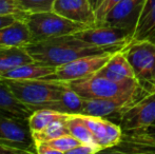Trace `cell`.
<instances>
[{
	"label": "cell",
	"mask_w": 155,
	"mask_h": 154,
	"mask_svg": "<svg viewBox=\"0 0 155 154\" xmlns=\"http://www.w3.org/2000/svg\"><path fill=\"white\" fill-rule=\"evenodd\" d=\"M70 87L84 99L91 98H112L133 94H147L137 80L116 82L102 77L98 74L72 80L68 82Z\"/></svg>",
	"instance_id": "3"
},
{
	"label": "cell",
	"mask_w": 155,
	"mask_h": 154,
	"mask_svg": "<svg viewBox=\"0 0 155 154\" xmlns=\"http://www.w3.org/2000/svg\"><path fill=\"white\" fill-rule=\"evenodd\" d=\"M48 143H49L53 148L60 151L61 154H64V153L68 154L72 149L76 148V147L79 146L80 144H82L80 140H78L77 138L74 137L71 134H65V135H62V136H60V137L49 140Z\"/></svg>",
	"instance_id": "26"
},
{
	"label": "cell",
	"mask_w": 155,
	"mask_h": 154,
	"mask_svg": "<svg viewBox=\"0 0 155 154\" xmlns=\"http://www.w3.org/2000/svg\"><path fill=\"white\" fill-rule=\"evenodd\" d=\"M107 151L113 153L155 154V123L143 129L124 131L120 143Z\"/></svg>",
	"instance_id": "12"
},
{
	"label": "cell",
	"mask_w": 155,
	"mask_h": 154,
	"mask_svg": "<svg viewBox=\"0 0 155 154\" xmlns=\"http://www.w3.org/2000/svg\"><path fill=\"white\" fill-rule=\"evenodd\" d=\"M17 15L23 18L25 14L19 12L14 3V0H0V15Z\"/></svg>",
	"instance_id": "28"
},
{
	"label": "cell",
	"mask_w": 155,
	"mask_h": 154,
	"mask_svg": "<svg viewBox=\"0 0 155 154\" xmlns=\"http://www.w3.org/2000/svg\"><path fill=\"white\" fill-rule=\"evenodd\" d=\"M65 120L71 135L84 144H96L92 132L84 120L81 114H72L68 116Z\"/></svg>",
	"instance_id": "23"
},
{
	"label": "cell",
	"mask_w": 155,
	"mask_h": 154,
	"mask_svg": "<svg viewBox=\"0 0 155 154\" xmlns=\"http://www.w3.org/2000/svg\"><path fill=\"white\" fill-rule=\"evenodd\" d=\"M96 74L116 82L136 80L134 71L123 53V50L115 52L109 61Z\"/></svg>",
	"instance_id": "15"
},
{
	"label": "cell",
	"mask_w": 155,
	"mask_h": 154,
	"mask_svg": "<svg viewBox=\"0 0 155 154\" xmlns=\"http://www.w3.org/2000/svg\"><path fill=\"white\" fill-rule=\"evenodd\" d=\"M0 115H10V114H6V113H4V112L0 111ZM12 116H13V115H12Z\"/></svg>",
	"instance_id": "34"
},
{
	"label": "cell",
	"mask_w": 155,
	"mask_h": 154,
	"mask_svg": "<svg viewBox=\"0 0 155 154\" xmlns=\"http://www.w3.org/2000/svg\"><path fill=\"white\" fill-rule=\"evenodd\" d=\"M0 111L25 119L29 118L32 113V110L28 106L20 103L13 95L8 84L1 78H0Z\"/></svg>",
	"instance_id": "18"
},
{
	"label": "cell",
	"mask_w": 155,
	"mask_h": 154,
	"mask_svg": "<svg viewBox=\"0 0 155 154\" xmlns=\"http://www.w3.org/2000/svg\"><path fill=\"white\" fill-rule=\"evenodd\" d=\"M75 37L109 52L121 51L133 40V34L109 25H94L76 32Z\"/></svg>",
	"instance_id": "7"
},
{
	"label": "cell",
	"mask_w": 155,
	"mask_h": 154,
	"mask_svg": "<svg viewBox=\"0 0 155 154\" xmlns=\"http://www.w3.org/2000/svg\"><path fill=\"white\" fill-rule=\"evenodd\" d=\"M82 117L92 132L95 143L102 151L109 150L120 143L124 130L117 123H113L104 117L88 115H82Z\"/></svg>",
	"instance_id": "13"
},
{
	"label": "cell",
	"mask_w": 155,
	"mask_h": 154,
	"mask_svg": "<svg viewBox=\"0 0 155 154\" xmlns=\"http://www.w3.org/2000/svg\"><path fill=\"white\" fill-rule=\"evenodd\" d=\"M35 61L25 47L0 49V76L15 67Z\"/></svg>",
	"instance_id": "20"
},
{
	"label": "cell",
	"mask_w": 155,
	"mask_h": 154,
	"mask_svg": "<svg viewBox=\"0 0 155 154\" xmlns=\"http://www.w3.org/2000/svg\"><path fill=\"white\" fill-rule=\"evenodd\" d=\"M101 148L96 144H80L79 146H77L76 148L72 149L68 154H94L100 152Z\"/></svg>",
	"instance_id": "29"
},
{
	"label": "cell",
	"mask_w": 155,
	"mask_h": 154,
	"mask_svg": "<svg viewBox=\"0 0 155 154\" xmlns=\"http://www.w3.org/2000/svg\"><path fill=\"white\" fill-rule=\"evenodd\" d=\"M147 0H121L106 15L100 25L118 28L134 35Z\"/></svg>",
	"instance_id": "10"
},
{
	"label": "cell",
	"mask_w": 155,
	"mask_h": 154,
	"mask_svg": "<svg viewBox=\"0 0 155 154\" xmlns=\"http://www.w3.org/2000/svg\"><path fill=\"white\" fill-rule=\"evenodd\" d=\"M133 39H148L155 42V0H147Z\"/></svg>",
	"instance_id": "19"
},
{
	"label": "cell",
	"mask_w": 155,
	"mask_h": 154,
	"mask_svg": "<svg viewBox=\"0 0 155 154\" xmlns=\"http://www.w3.org/2000/svg\"><path fill=\"white\" fill-rule=\"evenodd\" d=\"M56 68L48 67L39 62L33 61L30 64H20L15 67L12 70L2 74L1 79H35V78H43L51 75Z\"/></svg>",
	"instance_id": "17"
},
{
	"label": "cell",
	"mask_w": 155,
	"mask_h": 154,
	"mask_svg": "<svg viewBox=\"0 0 155 154\" xmlns=\"http://www.w3.org/2000/svg\"><path fill=\"white\" fill-rule=\"evenodd\" d=\"M67 117L56 119V120L52 121L50 125H48L43 130L32 133L34 142H49V140L60 137L65 134H70L67 126V120H65Z\"/></svg>",
	"instance_id": "24"
},
{
	"label": "cell",
	"mask_w": 155,
	"mask_h": 154,
	"mask_svg": "<svg viewBox=\"0 0 155 154\" xmlns=\"http://www.w3.org/2000/svg\"><path fill=\"white\" fill-rule=\"evenodd\" d=\"M139 86L148 93L155 92V42L133 39L123 49Z\"/></svg>",
	"instance_id": "5"
},
{
	"label": "cell",
	"mask_w": 155,
	"mask_h": 154,
	"mask_svg": "<svg viewBox=\"0 0 155 154\" xmlns=\"http://www.w3.org/2000/svg\"><path fill=\"white\" fill-rule=\"evenodd\" d=\"M121 0H104L102 2V4L100 5V8L96 11V25H100L101 22L104 21L106 15L108 14V12L118 2H120Z\"/></svg>",
	"instance_id": "27"
},
{
	"label": "cell",
	"mask_w": 155,
	"mask_h": 154,
	"mask_svg": "<svg viewBox=\"0 0 155 154\" xmlns=\"http://www.w3.org/2000/svg\"><path fill=\"white\" fill-rule=\"evenodd\" d=\"M25 48L36 62L54 68H58L84 56L109 52L80 40L74 34L50 38L39 42H31Z\"/></svg>",
	"instance_id": "1"
},
{
	"label": "cell",
	"mask_w": 155,
	"mask_h": 154,
	"mask_svg": "<svg viewBox=\"0 0 155 154\" xmlns=\"http://www.w3.org/2000/svg\"><path fill=\"white\" fill-rule=\"evenodd\" d=\"M23 19L31 33L32 42L75 34L88 28V25L70 20L54 11L25 14Z\"/></svg>",
	"instance_id": "4"
},
{
	"label": "cell",
	"mask_w": 155,
	"mask_h": 154,
	"mask_svg": "<svg viewBox=\"0 0 155 154\" xmlns=\"http://www.w3.org/2000/svg\"><path fill=\"white\" fill-rule=\"evenodd\" d=\"M147 94H133L112 98H84L81 114L104 118L114 117L117 119L121 112Z\"/></svg>",
	"instance_id": "11"
},
{
	"label": "cell",
	"mask_w": 155,
	"mask_h": 154,
	"mask_svg": "<svg viewBox=\"0 0 155 154\" xmlns=\"http://www.w3.org/2000/svg\"><path fill=\"white\" fill-rule=\"evenodd\" d=\"M53 11L75 22L96 25V15L89 0H56Z\"/></svg>",
	"instance_id": "14"
},
{
	"label": "cell",
	"mask_w": 155,
	"mask_h": 154,
	"mask_svg": "<svg viewBox=\"0 0 155 154\" xmlns=\"http://www.w3.org/2000/svg\"><path fill=\"white\" fill-rule=\"evenodd\" d=\"M16 18H21L17 15H0V28L12 23Z\"/></svg>",
	"instance_id": "31"
},
{
	"label": "cell",
	"mask_w": 155,
	"mask_h": 154,
	"mask_svg": "<svg viewBox=\"0 0 155 154\" xmlns=\"http://www.w3.org/2000/svg\"><path fill=\"white\" fill-rule=\"evenodd\" d=\"M82 106H84V98L78 95L67 82V86L62 91L60 99L52 103L48 108L60 113L72 115V114H81Z\"/></svg>",
	"instance_id": "21"
},
{
	"label": "cell",
	"mask_w": 155,
	"mask_h": 154,
	"mask_svg": "<svg viewBox=\"0 0 155 154\" xmlns=\"http://www.w3.org/2000/svg\"><path fill=\"white\" fill-rule=\"evenodd\" d=\"M0 49H2V47H0Z\"/></svg>",
	"instance_id": "35"
},
{
	"label": "cell",
	"mask_w": 155,
	"mask_h": 154,
	"mask_svg": "<svg viewBox=\"0 0 155 154\" xmlns=\"http://www.w3.org/2000/svg\"><path fill=\"white\" fill-rule=\"evenodd\" d=\"M117 120L124 131L143 129L155 123V92L148 93L127 108Z\"/></svg>",
	"instance_id": "9"
},
{
	"label": "cell",
	"mask_w": 155,
	"mask_h": 154,
	"mask_svg": "<svg viewBox=\"0 0 155 154\" xmlns=\"http://www.w3.org/2000/svg\"><path fill=\"white\" fill-rule=\"evenodd\" d=\"M67 116L68 114L60 113V112L49 109V108H40V109L34 110L31 115L29 116L28 120H29L30 129H31L32 133H34V132H39L43 130L52 121Z\"/></svg>",
	"instance_id": "22"
},
{
	"label": "cell",
	"mask_w": 155,
	"mask_h": 154,
	"mask_svg": "<svg viewBox=\"0 0 155 154\" xmlns=\"http://www.w3.org/2000/svg\"><path fill=\"white\" fill-rule=\"evenodd\" d=\"M0 145L25 153L36 152L29 120L12 115H0Z\"/></svg>",
	"instance_id": "6"
},
{
	"label": "cell",
	"mask_w": 155,
	"mask_h": 154,
	"mask_svg": "<svg viewBox=\"0 0 155 154\" xmlns=\"http://www.w3.org/2000/svg\"><path fill=\"white\" fill-rule=\"evenodd\" d=\"M104 1V0H89V2H90L91 6H92V8L94 10V12L95 13H96V11L100 8V5H101Z\"/></svg>",
	"instance_id": "33"
},
{
	"label": "cell",
	"mask_w": 155,
	"mask_h": 154,
	"mask_svg": "<svg viewBox=\"0 0 155 154\" xmlns=\"http://www.w3.org/2000/svg\"><path fill=\"white\" fill-rule=\"evenodd\" d=\"M8 153H12V154H23L25 152L20 150H17V149H13L10 147H5L0 145V154H8Z\"/></svg>",
	"instance_id": "32"
},
{
	"label": "cell",
	"mask_w": 155,
	"mask_h": 154,
	"mask_svg": "<svg viewBox=\"0 0 155 154\" xmlns=\"http://www.w3.org/2000/svg\"><path fill=\"white\" fill-rule=\"evenodd\" d=\"M36 153L38 154H61L60 151L53 148L48 142H35Z\"/></svg>",
	"instance_id": "30"
},
{
	"label": "cell",
	"mask_w": 155,
	"mask_h": 154,
	"mask_svg": "<svg viewBox=\"0 0 155 154\" xmlns=\"http://www.w3.org/2000/svg\"><path fill=\"white\" fill-rule=\"evenodd\" d=\"M115 53V52H114ZM113 52L89 55L70 61L68 64L56 68L51 75L43 77L45 79L57 80V81L69 82L72 80L81 79L97 73L113 55Z\"/></svg>",
	"instance_id": "8"
},
{
	"label": "cell",
	"mask_w": 155,
	"mask_h": 154,
	"mask_svg": "<svg viewBox=\"0 0 155 154\" xmlns=\"http://www.w3.org/2000/svg\"><path fill=\"white\" fill-rule=\"evenodd\" d=\"M13 95L32 112L40 108H48L60 99L67 82L57 80L35 79H3Z\"/></svg>",
	"instance_id": "2"
},
{
	"label": "cell",
	"mask_w": 155,
	"mask_h": 154,
	"mask_svg": "<svg viewBox=\"0 0 155 154\" xmlns=\"http://www.w3.org/2000/svg\"><path fill=\"white\" fill-rule=\"evenodd\" d=\"M31 42V33L23 18H16L12 23L0 28V47H25Z\"/></svg>",
	"instance_id": "16"
},
{
	"label": "cell",
	"mask_w": 155,
	"mask_h": 154,
	"mask_svg": "<svg viewBox=\"0 0 155 154\" xmlns=\"http://www.w3.org/2000/svg\"><path fill=\"white\" fill-rule=\"evenodd\" d=\"M55 1L56 0H14V3L22 14H31L53 11Z\"/></svg>",
	"instance_id": "25"
}]
</instances>
